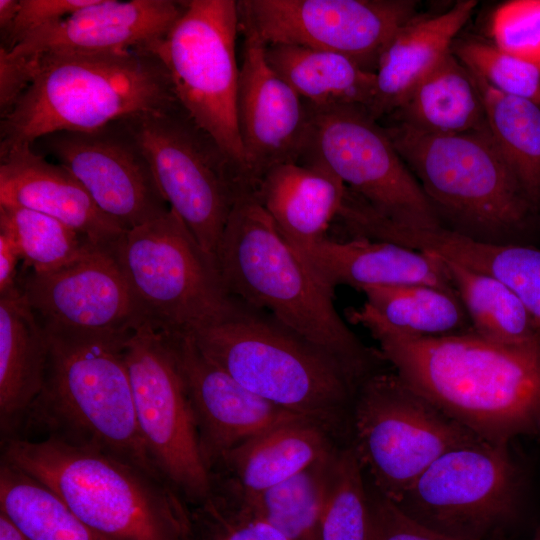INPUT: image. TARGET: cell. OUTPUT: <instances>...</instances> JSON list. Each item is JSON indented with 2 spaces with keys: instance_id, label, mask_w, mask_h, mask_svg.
Wrapping results in <instances>:
<instances>
[{
  "instance_id": "cell-1",
  "label": "cell",
  "mask_w": 540,
  "mask_h": 540,
  "mask_svg": "<svg viewBox=\"0 0 540 540\" xmlns=\"http://www.w3.org/2000/svg\"><path fill=\"white\" fill-rule=\"evenodd\" d=\"M347 315L369 331L382 359L408 385L479 438L509 445L540 434V343L503 345L472 330L415 336L365 304Z\"/></svg>"
},
{
  "instance_id": "cell-2",
  "label": "cell",
  "mask_w": 540,
  "mask_h": 540,
  "mask_svg": "<svg viewBox=\"0 0 540 540\" xmlns=\"http://www.w3.org/2000/svg\"><path fill=\"white\" fill-rule=\"evenodd\" d=\"M216 263L228 292L334 355L360 380L375 372L367 348L337 312L327 286L278 230L255 192L235 201Z\"/></svg>"
},
{
  "instance_id": "cell-3",
  "label": "cell",
  "mask_w": 540,
  "mask_h": 540,
  "mask_svg": "<svg viewBox=\"0 0 540 540\" xmlns=\"http://www.w3.org/2000/svg\"><path fill=\"white\" fill-rule=\"evenodd\" d=\"M188 336L246 389L349 444L362 381L334 355L239 300L228 317Z\"/></svg>"
},
{
  "instance_id": "cell-4",
  "label": "cell",
  "mask_w": 540,
  "mask_h": 540,
  "mask_svg": "<svg viewBox=\"0 0 540 540\" xmlns=\"http://www.w3.org/2000/svg\"><path fill=\"white\" fill-rule=\"evenodd\" d=\"M25 60L32 79L1 118L0 151L32 145L55 132L96 130L179 103L166 67L152 51L50 53Z\"/></svg>"
},
{
  "instance_id": "cell-5",
  "label": "cell",
  "mask_w": 540,
  "mask_h": 540,
  "mask_svg": "<svg viewBox=\"0 0 540 540\" xmlns=\"http://www.w3.org/2000/svg\"><path fill=\"white\" fill-rule=\"evenodd\" d=\"M1 460L111 540H191L190 506L167 482L105 453L43 437L1 441Z\"/></svg>"
},
{
  "instance_id": "cell-6",
  "label": "cell",
  "mask_w": 540,
  "mask_h": 540,
  "mask_svg": "<svg viewBox=\"0 0 540 540\" xmlns=\"http://www.w3.org/2000/svg\"><path fill=\"white\" fill-rule=\"evenodd\" d=\"M48 339L43 386L21 434L34 431L99 451L164 480L138 428L125 360L128 338L48 334Z\"/></svg>"
},
{
  "instance_id": "cell-7",
  "label": "cell",
  "mask_w": 540,
  "mask_h": 540,
  "mask_svg": "<svg viewBox=\"0 0 540 540\" xmlns=\"http://www.w3.org/2000/svg\"><path fill=\"white\" fill-rule=\"evenodd\" d=\"M383 126L441 220L472 238L502 242L538 212L488 127L451 135Z\"/></svg>"
},
{
  "instance_id": "cell-8",
  "label": "cell",
  "mask_w": 540,
  "mask_h": 540,
  "mask_svg": "<svg viewBox=\"0 0 540 540\" xmlns=\"http://www.w3.org/2000/svg\"><path fill=\"white\" fill-rule=\"evenodd\" d=\"M111 250L145 323L164 334L189 335L237 305L216 262L171 208L124 231Z\"/></svg>"
},
{
  "instance_id": "cell-9",
  "label": "cell",
  "mask_w": 540,
  "mask_h": 540,
  "mask_svg": "<svg viewBox=\"0 0 540 540\" xmlns=\"http://www.w3.org/2000/svg\"><path fill=\"white\" fill-rule=\"evenodd\" d=\"M477 439L395 371L358 386L349 444L371 487L394 503L440 456Z\"/></svg>"
},
{
  "instance_id": "cell-10",
  "label": "cell",
  "mask_w": 540,
  "mask_h": 540,
  "mask_svg": "<svg viewBox=\"0 0 540 540\" xmlns=\"http://www.w3.org/2000/svg\"><path fill=\"white\" fill-rule=\"evenodd\" d=\"M122 120L142 148L163 198L216 262L236 199L254 191L180 103Z\"/></svg>"
},
{
  "instance_id": "cell-11",
  "label": "cell",
  "mask_w": 540,
  "mask_h": 540,
  "mask_svg": "<svg viewBox=\"0 0 540 540\" xmlns=\"http://www.w3.org/2000/svg\"><path fill=\"white\" fill-rule=\"evenodd\" d=\"M239 32L238 1L189 0L152 51L166 67L180 105L254 190L247 179L237 124Z\"/></svg>"
},
{
  "instance_id": "cell-12",
  "label": "cell",
  "mask_w": 540,
  "mask_h": 540,
  "mask_svg": "<svg viewBox=\"0 0 540 540\" xmlns=\"http://www.w3.org/2000/svg\"><path fill=\"white\" fill-rule=\"evenodd\" d=\"M309 107V138L301 160L326 166L372 213L390 223L414 229L444 227L384 127L367 110Z\"/></svg>"
},
{
  "instance_id": "cell-13",
  "label": "cell",
  "mask_w": 540,
  "mask_h": 540,
  "mask_svg": "<svg viewBox=\"0 0 540 540\" xmlns=\"http://www.w3.org/2000/svg\"><path fill=\"white\" fill-rule=\"evenodd\" d=\"M509 445L483 439L435 460L394 504L459 540H497L519 505L521 476Z\"/></svg>"
},
{
  "instance_id": "cell-14",
  "label": "cell",
  "mask_w": 540,
  "mask_h": 540,
  "mask_svg": "<svg viewBox=\"0 0 540 540\" xmlns=\"http://www.w3.org/2000/svg\"><path fill=\"white\" fill-rule=\"evenodd\" d=\"M136 420L147 453L161 477L196 506L213 489L184 383L166 335L139 326L125 342Z\"/></svg>"
},
{
  "instance_id": "cell-15",
  "label": "cell",
  "mask_w": 540,
  "mask_h": 540,
  "mask_svg": "<svg viewBox=\"0 0 540 540\" xmlns=\"http://www.w3.org/2000/svg\"><path fill=\"white\" fill-rule=\"evenodd\" d=\"M410 0H241L239 15L265 45L289 44L347 56L368 71L395 33L416 17Z\"/></svg>"
},
{
  "instance_id": "cell-16",
  "label": "cell",
  "mask_w": 540,
  "mask_h": 540,
  "mask_svg": "<svg viewBox=\"0 0 540 540\" xmlns=\"http://www.w3.org/2000/svg\"><path fill=\"white\" fill-rule=\"evenodd\" d=\"M82 184L99 210L128 231L169 209L150 164L123 120L92 131H60L32 144Z\"/></svg>"
},
{
  "instance_id": "cell-17",
  "label": "cell",
  "mask_w": 540,
  "mask_h": 540,
  "mask_svg": "<svg viewBox=\"0 0 540 540\" xmlns=\"http://www.w3.org/2000/svg\"><path fill=\"white\" fill-rule=\"evenodd\" d=\"M19 288L49 335L126 339L145 323L111 248L94 246L55 271H31Z\"/></svg>"
},
{
  "instance_id": "cell-18",
  "label": "cell",
  "mask_w": 540,
  "mask_h": 540,
  "mask_svg": "<svg viewBox=\"0 0 540 540\" xmlns=\"http://www.w3.org/2000/svg\"><path fill=\"white\" fill-rule=\"evenodd\" d=\"M240 32L244 40L237 124L247 179L256 192L271 169L302 159L311 113L309 105L268 64L265 43L241 17Z\"/></svg>"
},
{
  "instance_id": "cell-19",
  "label": "cell",
  "mask_w": 540,
  "mask_h": 540,
  "mask_svg": "<svg viewBox=\"0 0 540 540\" xmlns=\"http://www.w3.org/2000/svg\"><path fill=\"white\" fill-rule=\"evenodd\" d=\"M165 335L190 402L204 461L212 473L237 445L298 416L246 389L206 357L188 335Z\"/></svg>"
},
{
  "instance_id": "cell-20",
  "label": "cell",
  "mask_w": 540,
  "mask_h": 540,
  "mask_svg": "<svg viewBox=\"0 0 540 540\" xmlns=\"http://www.w3.org/2000/svg\"><path fill=\"white\" fill-rule=\"evenodd\" d=\"M185 5L171 0H93L5 51L28 60L50 53L152 51Z\"/></svg>"
},
{
  "instance_id": "cell-21",
  "label": "cell",
  "mask_w": 540,
  "mask_h": 540,
  "mask_svg": "<svg viewBox=\"0 0 540 540\" xmlns=\"http://www.w3.org/2000/svg\"><path fill=\"white\" fill-rule=\"evenodd\" d=\"M0 205L51 216L98 247L111 248L124 232L69 170L48 161L32 145L0 151Z\"/></svg>"
},
{
  "instance_id": "cell-22",
  "label": "cell",
  "mask_w": 540,
  "mask_h": 540,
  "mask_svg": "<svg viewBox=\"0 0 540 540\" xmlns=\"http://www.w3.org/2000/svg\"><path fill=\"white\" fill-rule=\"evenodd\" d=\"M296 251L332 289L339 285L361 291L377 286L427 284L454 290L438 255L391 242L325 237Z\"/></svg>"
},
{
  "instance_id": "cell-23",
  "label": "cell",
  "mask_w": 540,
  "mask_h": 540,
  "mask_svg": "<svg viewBox=\"0 0 540 540\" xmlns=\"http://www.w3.org/2000/svg\"><path fill=\"white\" fill-rule=\"evenodd\" d=\"M347 191L326 166L304 159L271 169L255 193L281 234L298 250L327 237Z\"/></svg>"
},
{
  "instance_id": "cell-24",
  "label": "cell",
  "mask_w": 540,
  "mask_h": 540,
  "mask_svg": "<svg viewBox=\"0 0 540 540\" xmlns=\"http://www.w3.org/2000/svg\"><path fill=\"white\" fill-rule=\"evenodd\" d=\"M477 1H458L438 15L417 17L402 26L382 51L375 75L370 115L388 116L407 93L452 51L456 36L471 17Z\"/></svg>"
},
{
  "instance_id": "cell-25",
  "label": "cell",
  "mask_w": 540,
  "mask_h": 540,
  "mask_svg": "<svg viewBox=\"0 0 540 540\" xmlns=\"http://www.w3.org/2000/svg\"><path fill=\"white\" fill-rule=\"evenodd\" d=\"M48 348V334L19 285L0 295L1 441L20 436L43 386Z\"/></svg>"
},
{
  "instance_id": "cell-26",
  "label": "cell",
  "mask_w": 540,
  "mask_h": 540,
  "mask_svg": "<svg viewBox=\"0 0 540 540\" xmlns=\"http://www.w3.org/2000/svg\"><path fill=\"white\" fill-rule=\"evenodd\" d=\"M342 446L320 425L296 416L228 451L213 470L241 492L254 494L299 473Z\"/></svg>"
},
{
  "instance_id": "cell-27",
  "label": "cell",
  "mask_w": 540,
  "mask_h": 540,
  "mask_svg": "<svg viewBox=\"0 0 540 540\" xmlns=\"http://www.w3.org/2000/svg\"><path fill=\"white\" fill-rule=\"evenodd\" d=\"M396 241L498 279L518 297L540 335V249L480 240L445 227L402 228L397 232Z\"/></svg>"
},
{
  "instance_id": "cell-28",
  "label": "cell",
  "mask_w": 540,
  "mask_h": 540,
  "mask_svg": "<svg viewBox=\"0 0 540 540\" xmlns=\"http://www.w3.org/2000/svg\"><path fill=\"white\" fill-rule=\"evenodd\" d=\"M386 117L410 128L438 135L487 128L483 96L477 80L452 51Z\"/></svg>"
},
{
  "instance_id": "cell-29",
  "label": "cell",
  "mask_w": 540,
  "mask_h": 540,
  "mask_svg": "<svg viewBox=\"0 0 540 540\" xmlns=\"http://www.w3.org/2000/svg\"><path fill=\"white\" fill-rule=\"evenodd\" d=\"M265 55L271 68L311 107L353 106L370 112L376 75L351 58L289 44L266 45Z\"/></svg>"
},
{
  "instance_id": "cell-30",
  "label": "cell",
  "mask_w": 540,
  "mask_h": 540,
  "mask_svg": "<svg viewBox=\"0 0 540 540\" xmlns=\"http://www.w3.org/2000/svg\"><path fill=\"white\" fill-rule=\"evenodd\" d=\"M438 256L448 271L473 332L509 346L540 343V335L531 317L505 284L491 275Z\"/></svg>"
},
{
  "instance_id": "cell-31",
  "label": "cell",
  "mask_w": 540,
  "mask_h": 540,
  "mask_svg": "<svg viewBox=\"0 0 540 540\" xmlns=\"http://www.w3.org/2000/svg\"><path fill=\"white\" fill-rule=\"evenodd\" d=\"M340 447L262 492L246 494L235 487L260 517L289 540H321V518Z\"/></svg>"
},
{
  "instance_id": "cell-32",
  "label": "cell",
  "mask_w": 540,
  "mask_h": 540,
  "mask_svg": "<svg viewBox=\"0 0 540 540\" xmlns=\"http://www.w3.org/2000/svg\"><path fill=\"white\" fill-rule=\"evenodd\" d=\"M367 305L392 328L415 336H445L471 329L468 315L453 289L427 284L362 289Z\"/></svg>"
},
{
  "instance_id": "cell-33",
  "label": "cell",
  "mask_w": 540,
  "mask_h": 540,
  "mask_svg": "<svg viewBox=\"0 0 540 540\" xmlns=\"http://www.w3.org/2000/svg\"><path fill=\"white\" fill-rule=\"evenodd\" d=\"M0 512L31 540H111L78 519L47 487L0 464Z\"/></svg>"
},
{
  "instance_id": "cell-34",
  "label": "cell",
  "mask_w": 540,
  "mask_h": 540,
  "mask_svg": "<svg viewBox=\"0 0 540 540\" xmlns=\"http://www.w3.org/2000/svg\"><path fill=\"white\" fill-rule=\"evenodd\" d=\"M476 80L488 130L539 211L540 103L500 93Z\"/></svg>"
},
{
  "instance_id": "cell-35",
  "label": "cell",
  "mask_w": 540,
  "mask_h": 540,
  "mask_svg": "<svg viewBox=\"0 0 540 540\" xmlns=\"http://www.w3.org/2000/svg\"><path fill=\"white\" fill-rule=\"evenodd\" d=\"M0 231L11 238L25 266L35 273L60 269L95 246L65 223L23 207L0 205Z\"/></svg>"
},
{
  "instance_id": "cell-36",
  "label": "cell",
  "mask_w": 540,
  "mask_h": 540,
  "mask_svg": "<svg viewBox=\"0 0 540 540\" xmlns=\"http://www.w3.org/2000/svg\"><path fill=\"white\" fill-rule=\"evenodd\" d=\"M321 540H372L366 476L350 444L338 450L320 525Z\"/></svg>"
},
{
  "instance_id": "cell-37",
  "label": "cell",
  "mask_w": 540,
  "mask_h": 540,
  "mask_svg": "<svg viewBox=\"0 0 540 540\" xmlns=\"http://www.w3.org/2000/svg\"><path fill=\"white\" fill-rule=\"evenodd\" d=\"M191 540H289L260 517L226 478L214 475L210 496L190 506Z\"/></svg>"
},
{
  "instance_id": "cell-38",
  "label": "cell",
  "mask_w": 540,
  "mask_h": 540,
  "mask_svg": "<svg viewBox=\"0 0 540 540\" xmlns=\"http://www.w3.org/2000/svg\"><path fill=\"white\" fill-rule=\"evenodd\" d=\"M452 53L496 91L540 103V69L535 65L473 38L455 40Z\"/></svg>"
},
{
  "instance_id": "cell-39",
  "label": "cell",
  "mask_w": 540,
  "mask_h": 540,
  "mask_svg": "<svg viewBox=\"0 0 540 540\" xmlns=\"http://www.w3.org/2000/svg\"><path fill=\"white\" fill-rule=\"evenodd\" d=\"M492 43L540 69V0H510L490 21Z\"/></svg>"
},
{
  "instance_id": "cell-40",
  "label": "cell",
  "mask_w": 540,
  "mask_h": 540,
  "mask_svg": "<svg viewBox=\"0 0 540 540\" xmlns=\"http://www.w3.org/2000/svg\"><path fill=\"white\" fill-rule=\"evenodd\" d=\"M369 493L372 540H459L413 520L373 488Z\"/></svg>"
},
{
  "instance_id": "cell-41",
  "label": "cell",
  "mask_w": 540,
  "mask_h": 540,
  "mask_svg": "<svg viewBox=\"0 0 540 540\" xmlns=\"http://www.w3.org/2000/svg\"><path fill=\"white\" fill-rule=\"evenodd\" d=\"M93 0H20L17 17L0 49L11 50L28 36L52 26Z\"/></svg>"
},
{
  "instance_id": "cell-42",
  "label": "cell",
  "mask_w": 540,
  "mask_h": 540,
  "mask_svg": "<svg viewBox=\"0 0 540 540\" xmlns=\"http://www.w3.org/2000/svg\"><path fill=\"white\" fill-rule=\"evenodd\" d=\"M21 260L19 251L11 238L0 231V295L19 285L17 265Z\"/></svg>"
},
{
  "instance_id": "cell-43",
  "label": "cell",
  "mask_w": 540,
  "mask_h": 540,
  "mask_svg": "<svg viewBox=\"0 0 540 540\" xmlns=\"http://www.w3.org/2000/svg\"><path fill=\"white\" fill-rule=\"evenodd\" d=\"M19 6L20 0H0V45H3L9 37Z\"/></svg>"
},
{
  "instance_id": "cell-44",
  "label": "cell",
  "mask_w": 540,
  "mask_h": 540,
  "mask_svg": "<svg viewBox=\"0 0 540 540\" xmlns=\"http://www.w3.org/2000/svg\"><path fill=\"white\" fill-rule=\"evenodd\" d=\"M0 540H31L15 524L0 512Z\"/></svg>"
},
{
  "instance_id": "cell-45",
  "label": "cell",
  "mask_w": 540,
  "mask_h": 540,
  "mask_svg": "<svg viewBox=\"0 0 540 540\" xmlns=\"http://www.w3.org/2000/svg\"><path fill=\"white\" fill-rule=\"evenodd\" d=\"M532 540H540V527L536 531L535 535L533 536Z\"/></svg>"
},
{
  "instance_id": "cell-46",
  "label": "cell",
  "mask_w": 540,
  "mask_h": 540,
  "mask_svg": "<svg viewBox=\"0 0 540 540\" xmlns=\"http://www.w3.org/2000/svg\"><path fill=\"white\" fill-rule=\"evenodd\" d=\"M539 210H540V202H539Z\"/></svg>"
}]
</instances>
